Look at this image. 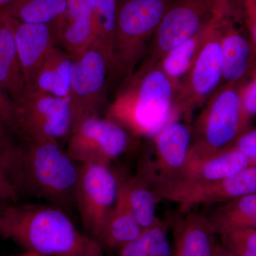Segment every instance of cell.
I'll use <instances>...</instances> for the list:
<instances>
[{
    "instance_id": "cell-1",
    "label": "cell",
    "mask_w": 256,
    "mask_h": 256,
    "mask_svg": "<svg viewBox=\"0 0 256 256\" xmlns=\"http://www.w3.org/2000/svg\"><path fill=\"white\" fill-rule=\"evenodd\" d=\"M0 238L46 256H105L102 246L54 205L0 206Z\"/></svg>"
},
{
    "instance_id": "cell-2",
    "label": "cell",
    "mask_w": 256,
    "mask_h": 256,
    "mask_svg": "<svg viewBox=\"0 0 256 256\" xmlns=\"http://www.w3.org/2000/svg\"><path fill=\"white\" fill-rule=\"evenodd\" d=\"M107 118L138 138H153L175 118V90L158 63L141 64L128 78Z\"/></svg>"
},
{
    "instance_id": "cell-3",
    "label": "cell",
    "mask_w": 256,
    "mask_h": 256,
    "mask_svg": "<svg viewBox=\"0 0 256 256\" xmlns=\"http://www.w3.org/2000/svg\"><path fill=\"white\" fill-rule=\"evenodd\" d=\"M14 178L18 192L47 200L62 210L75 206L80 164L56 141H26L16 146Z\"/></svg>"
},
{
    "instance_id": "cell-4",
    "label": "cell",
    "mask_w": 256,
    "mask_h": 256,
    "mask_svg": "<svg viewBox=\"0 0 256 256\" xmlns=\"http://www.w3.org/2000/svg\"><path fill=\"white\" fill-rule=\"evenodd\" d=\"M172 0H118L112 44L114 69L130 77Z\"/></svg>"
},
{
    "instance_id": "cell-5",
    "label": "cell",
    "mask_w": 256,
    "mask_h": 256,
    "mask_svg": "<svg viewBox=\"0 0 256 256\" xmlns=\"http://www.w3.org/2000/svg\"><path fill=\"white\" fill-rule=\"evenodd\" d=\"M242 84L224 82L210 96L192 127L188 156H210L229 149L239 134L249 128L244 124L240 108Z\"/></svg>"
},
{
    "instance_id": "cell-6",
    "label": "cell",
    "mask_w": 256,
    "mask_h": 256,
    "mask_svg": "<svg viewBox=\"0 0 256 256\" xmlns=\"http://www.w3.org/2000/svg\"><path fill=\"white\" fill-rule=\"evenodd\" d=\"M225 1L210 22L188 75L175 92L174 114L188 124H191L194 110L206 104L223 82L220 18Z\"/></svg>"
},
{
    "instance_id": "cell-7",
    "label": "cell",
    "mask_w": 256,
    "mask_h": 256,
    "mask_svg": "<svg viewBox=\"0 0 256 256\" xmlns=\"http://www.w3.org/2000/svg\"><path fill=\"white\" fill-rule=\"evenodd\" d=\"M14 104V131L25 141L58 142L68 138L74 121L68 98L26 89Z\"/></svg>"
},
{
    "instance_id": "cell-8",
    "label": "cell",
    "mask_w": 256,
    "mask_h": 256,
    "mask_svg": "<svg viewBox=\"0 0 256 256\" xmlns=\"http://www.w3.org/2000/svg\"><path fill=\"white\" fill-rule=\"evenodd\" d=\"M112 68V60L98 40L74 58L68 96L74 128L87 118L98 116L106 102L108 78Z\"/></svg>"
},
{
    "instance_id": "cell-9",
    "label": "cell",
    "mask_w": 256,
    "mask_h": 256,
    "mask_svg": "<svg viewBox=\"0 0 256 256\" xmlns=\"http://www.w3.org/2000/svg\"><path fill=\"white\" fill-rule=\"evenodd\" d=\"M224 0H172L151 38L142 64H154L170 50L208 26Z\"/></svg>"
},
{
    "instance_id": "cell-10",
    "label": "cell",
    "mask_w": 256,
    "mask_h": 256,
    "mask_svg": "<svg viewBox=\"0 0 256 256\" xmlns=\"http://www.w3.org/2000/svg\"><path fill=\"white\" fill-rule=\"evenodd\" d=\"M152 139V152L141 160L136 174L151 186L158 198L174 184L184 166L192 144L191 124L175 118Z\"/></svg>"
},
{
    "instance_id": "cell-11",
    "label": "cell",
    "mask_w": 256,
    "mask_h": 256,
    "mask_svg": "<svg viewBox=\"0 0 256 256\" xmlns=\"http://www.w3.org/2000/svg\"><path fill=\"white\" fill-rule=\"evenodd\" d=\"M110 165L80 164L76 188L75 206L86 234L96 242L118 196L120 182Z\"/></svg>"
},
{
    "instance_id": "cell-12",
    "label": "cell",
    "mask_w": 256,
    "mask_h": 256,
    "mask_svg": "<svg viewBox=\"0 0 256 256\" xmlns=\"http://www.w3.org/2000/svg\"><path fill=\"white\" fill-rule=\"evenodd\" d=\"M131 143L129 133L114 121L92 116L79 122L68 138L66 151L79 164H110Z\"/></svg>"
},
{
    "instance_id": "cell-13",
    "label": "cell",
    "mask_w": 256,
    "mask_h": 256,
    "mask_svg": "<svg viewBox=\"0 0 256 256\" xmlns=\"http://www.w3.org/2000/svg\"><path fill=\"white\" fill-rule=\"evenodd\" d=\"M232 0H226L220 18V41L224 82L242 84L255 73L256 48L242 32Z\"/></svg>"
},
{
    "instance_id": "cell-14",
    "label": "cell",
    "mask_w": 256,
    "mask_h": 256,
    "mask_svg": "<svg viewBox=\"0 0 256 256\" xmlns=\"http://www.w3.org/2000/svg\"><path fill=\"white\" fill-rule=\"evenodd\" d=\"M249 166L246 158L233 148L210 156H188L174 184L161 192L158 200H168L180 192L236 174Z\"/></svg>"
},
{
    "instance_id": "cell-15",
    "label": "cell",
    "mask_w": 256,
    "mask_h": 256,
    "mask_svg": "<svg viewBox=\"0 0 256 256\" xmlns=\"http://www.w3.org/2000/svg\"><path fill=\"white\" fill-rule=\"evenodd\" d=\"M252 194H256V166L180 192L168 200L178 203L184 214L196 205L226 203Z\"/></svg>"
},
{
    "instance_id": "cell-16",
    "label": "cell",
    "mask_w": 256,
    "mask_h": 256,
    "mask_svg": "<svg viewBox=\"0 0 256 256\" xmlns=\"http://www.w3.org/2000/svg\"><path fill=\"white\" fill-rule=\"evenodd\" d=\"M8 18L26 89L31 88L38 68L52 48L56 46L55 24L22 23Z\"/></svg>"
},
{
    "instance_id": "cell-17",
    "label": "cell",
    "mask_w": 256,
    "mask_h": 256,
    "mask_svg": "<svg viewBox=\"0 0 256 256\" xmlns=\"http://www.w3.org/2000/svg\"><path fill=\"white\" fill-rule=\"evenodd\" d=\"M55 28L56 46L74 57L98 40L95 20L86 0H68L66 11L55 24Z\"/></svg>"
},
{
    "instance_id": "cell-18",
    "label": "cell",
    "mask_w": 256,
    "mask_h": 256,
    "mask_svg": "<svg viewBox=\"0 0 256 256\" xmlns=\"http://www.w3.org/2000/svg\"><path fill=\"white\" fill-rule=\"evenodd\" d=\"M170 220L173 228L171 256H212L216 234L206 215L196 212Z\"/></svg>"
},
{
    "instance_id": "cell-19",
    "label": "cell",
    "mask_w": 256,
    "mask_h": 256,
    "mask_svg": "<svg viewBox=\"0 0 256 256\" xmlns=\"http://www.w3.org/2000/svg\"><path fill=\"white\" fill-rule=\"evenodd\" d=\"M74 58L60 47H53L38 68L31 88L28 89L68 98Z\"/></svg>"
},
{
    "instance_id": "cell-20",
    "label": "cell",
    "mask_w": 256,
    "mask_h": 256,
    "mask_svg": "<svg viewBox=\"0 0 256 256\" xmlns=\"http://www.w3.org/2000/svg\"><path fill=\"white\" fill-rule=\"evenodd\" d=\"M0 86L14 102L26 90L9 18L0 11Z\"/></svg>"
},
{
    "instance_id": "cell-21",
    "label": "cell",
    "mask_w": 256,
    "mask_h": 256,
    "mask_svg": "<svg viewBox=\"0 0 256 256\" xmlns=\"http://www.w3.org/2000/svg\"><path fill=\"white\" fill-rule=\"evenodd\" d=\"M206 216L218 236L237 229L256 228V194L220 204Z\"/></svg>"
},
{
    "instance_id": "cell-22",
    "label": "cell",
    "mask_w": 256,
    "mask_h": 256,
    "mask_svg": "<svg viewBox=\"0 0 256 256\" xmlns=\"http://www.w3.org/2000/svg\"><path fill=\"white\" fill-rule=\"evenodd\" d=\"M119 194L143 230L161 220L156 214L159 200L151 186L138 175L120 182Z\"/></svg>"
},
{
    "instance_id": "cell-23",
    "label": "cell",
    "mask_w": 256,
    "mask_h": 256,
    "mask_svg": "<svg viewBox=\"0 0 256 256\" xmlns=\"http://www.w3.org/2000/svg\"><path fill=\"white\" fill-rule=\"evenodd\" d=\"M144 232L128 208L122 197L117 202L108 218L98 242L106 248L118 252L121 248L138 238Z\"/></svg>"
},
{
    "instance_id": "cell-24",
    "label": "cell",
    "mask_w": 256,
    "mask_h": 256,
    "mask_svg": "<svg viewBox=\"0 0 256 256\" xmlns=\"http://www.w3.org/2000/svg\"><path fill=\"white\" fill-rule=\"evenodd\" d=\"M68 0H12L2 10L22 23L55 24L66 12Z\"/></svg>"
},
{
    "instance_id": "cell-25",
    "label": "cell",
    "mask_w": 256,
    "mask_h": 256,
    "mask_svg": "<svg viewBox=\"0 0 256 256\" xmlns=\"http://www.w3.org/2000/svg\"><path fill=\"white\" fill-rule=\"evenodd\" d=\"M210 24L191 38L170 50L158 62L160 68L172 84L175 92L181 86L194 62Z\"/></svg>"
},
{
    "instance_id": "cell-26",
    "label": "cell",
    "mask_w": 256,
    "mask_h": 256,
    "mask_svg": "<svg viewBox=\"0 0 256 256\" xmlns=\"http://www.w3.org/2000/svg\"><path fill=\"white\" fill-rule=\"evenodd\" d=\"M169 224V220H161L146 229L136 240L121 248L118 256H171Z\"/></svg>"
},
{
    "instance_id": "cell-27",
    "label": "cell",
    "mask_w": 256,
    "mask_h": 256,
    "mask_svg": "<svg viewBox=\"0 0 256 256\" xmlns=\"http://www.w3.org/2000/svg\"><path fill=\"white\" fill-rule=\"evenodd\" d=\"M86 1L92 8V15L95 20L98 40H99L105 47L112 60V37H114V23H116V13H117L118 0H86Z\"/></svg>"
},
{
    "instance_id": "cell-28",
    "label": "cell",
    "mask_w": 256,
    "mask_h": 256,
    "mask_svg": "<svg viewBox=\"0 0 256 256\" xmlns=\"http://www.w3.org/2000/svg\"><path fill=\"white\" fill-rule=\"evenodd\" d=\"M14 144L10 139L4 146H0V200L16 202L18 191L14 180Z\"/></svg>"
},
{
    "instance_id": "cell-29",
    "label": "cell",
    "mask_w": 256,
    "mask_h": 256,
    "mask_svg": "<svg viewBox=\"0 0 256 256\" xmlns=\"http://www.w3.org/2000/svg\"><path fill=\"white\" fill-rule=\"evenodd\" d=\"M220 246L235 256H256V228L237 229L220 236Z\"/></svg>"
},
{
    "instance_id": "cell-30",
    "label": "cell",
    "mask_w": 256,
    "mask_h": 256,
    "mask_svg": "<svg viewBox=\"0 0 256 256\" xmlns=\"http://www.w3.org/2000/svg\"><path fill=\"white\" fill-rule=\"evenodd\" d=\"M240 102L244 124L247 128H250V122L256 114V72L242 84L240 90Z\"/></svg>"
},
{
    "instance_id": "cell-31",
    "label": "cell",
    "mask_w": 256,
    "mask_h": 256,
    "mask_svg": "<svg viewBox=\"0 0 256 256\" xmlns=\"http://www.w3.org/2000/svg\"><path fill=\"white\" fill-rule=\"evenodd\" d=\"M232 2L252 44L256 48V0H232Z\"/></svg>"
},
{
    "instance_id": "cell-32",
    "label": "cell",
    "mask_w": 256,
    "mask_h": 256,
    "mask_svg": "<svg viewBox=\"0 0 256 256\" xmlns=\"http://www.w3.org/2000/svg\"><path fill=\"white\" fill-rule=\"evenodd\" d=\"M245 156L250 166H256V130L250 127L240 133L232 148Z\"/></svg>"
},
{
    "instance_id": "cell-33",
    "label": "cell",
    "mask_w": 256,
    "mask_h": 256,
    "mask_svg": "<svg viewBox=\"0 0 256 256\" xmlns=\"http://www.w3.org/2000/svg\"><path fill=\"white\" fill-rule=\"evenodd\" d=\"M0 122L6 130L14 126V104L6 92L0 86Z\"/></svg>"
},
{
    "instance_id": "cell-34",
    "label": "cell",
    "mask_w": 256,
    "mask_h": 256,
    "mask_svg": "<svg viewBox=\"0 0 256 256\" xmlns=\"http://www.w3.org/2000/svg\"><path fill=\"white\" fill-rule=\"evenodd\" d=\"M235 256L233 254H230L228 250H226L224 248L220 246V242H217L216 245L214 252L213 256Z\"/></svg>"
},
{
    "instance_id": "cell-35",
    "label": "cell",
    "mask_w": 256,
    "mask_h": 256,
    "mask_svg": "<svg viewBox=\"0 0 256 256\" xmlns=\"http://www.w3.org/2000/svg\"><path fill=\"white\" fill-rule=\"evenodd\" d=\"M10 139L8 130L0 122V146H3Z\"/></svg>"
},
{
    "instance_id": "cell-36",
    "label": "cell",
    "mask_w": 256,
    "mask_h": 256,
    "mask_svg": "<svg viewBox=\"0 0 256 256\" xmlns=\"http://www.w3.org/2000/svg\"><path fill=\"white\" fill-rule=\"evenodd\" d=\"M12 256H46L42 255V254H37V252H26L25 250L24 252H21V254H16V255Z\"/></svg>"
},
{
    "instance_id": "cell-37",
    "label": "cell",
    "mask_w": 256,
    "mask_h": 256,
    "mask_svg": "<svg viewBox=\"0 0 256 256\" xmlns=\"http://www.w3.org/2000/svg\"><path fill=\"white\" fill-rule=\"evenodd\" d=\"M12 1V0H0V6L3 8V6H6V4L11 2Z\"/></svg>"
}]
</instances>
